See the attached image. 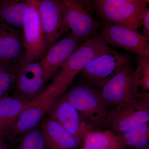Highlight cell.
<instances>
[{"mask_svg": "<svg viewBox=\"0 0 149 149\" xmlns=\"http://www.w3.org/2000/svg\"><path fill=\"white\" fill-rule=\"evenodd\" d=\"M63 95L92 130L107 128L111 110L100 91L83 84L68 89Z\"/></svg>", "mask_w": 149, "mask_h": 149, "instance_id": "6da1fadb", "label": "cell"}, {"mask_svg": "<svg viewBox=\"0 0 149 149\" xmlns=\"http://www.w3.org/2000/svg\"><path fill=\"white\" fill-rule=\"evenodd\" d=\"M113 50L105 43L100 33L79 47L60 68L52 85L62 94L73 83L74 77L93 60Z\"/></svg>", "mask_w": 149, "mask_h": 149, "instance_id": "7a4b0ae2", "label": "cell"}, {"mask_svg": "<svg viewBox=\"0 0 149 149\" xmlns=\"http://www.w3.org/2000/svg\"><path fill=\"white\" fill-rule=\"evenodd\" d=\"M146 0H95V11L102 20L138 32L146 13Z\"/></svg>", "mask_w": 149, "mask_h": 149, "instance_id": "3957f363", "label": "cell"}, {"mask_svg": "<svg viewBox=\"0 0 149 149\" xmlns=\"http://www.w3.org/2000/svg\"><path fill=\"white\" fill-rule=\"evenodd\" d=\"M62 94L53 85H49L31 100L12 127L3 136L11 141L36 127Z\"/></svg>", "mask_w": 149, "mask_h": 149, "instance_id": "277c9868", "label": "cell"}, {"mask_svg": "<svg viewBox=\"0 0 149 149\" xmlns=\"http://www.w3.org/2000/svg\"><path fill=\"white\" fill-rule=\"evenodd\" d=\"M134 71L129 63L100 90L102 98L111 111L124 106L138 99L140 88Z\"/></svg>", "mask_w": 149, "mask_h": 149, "instance_id": "5b68a950", "label": "cell"}, {"mask_svg": "<svg viewBox=\"0 0 149 149\" xmlns=\"http://www.w3.org/2000/svg\"><path fill=\"white\" fill-rule=\"evenodd\" d=\"M71 33L83 42L100 33V23L93 16L94 1L61 0Z\"/></svg>", "mask_w": 149, "mask_h": 149, "instance_id": "8992f818", "label": "cell"}, {"mask_svg": "<svg viewBox=\"0 0 149 149\" xmlns=\"http://www.w3.org/2000/svg\"><path fill=\"white\" fill-rule=\"evenodd\" d=\"M130 63L127 54L114 50L102 54L90 62L80 72L83 84L100 91L104 85Z\"/></svg>", "mask_w": 149, "mask_h": 149, "instance_id": "52a82bcc", "label": "cell"}, {"mask_svg": "<svg viewBox=\"0 0 149 149\" xmlns=\"http://www.w3.org/2000/svg\"><path fill=\"white\" fill-rule=\"evenodd\" d=\"M100 34L107 45L149 58V38L137 31L107 22L100 23Z\"/></svg>", "mask_w": 149, "mask_h": 149, "instance_id": "ba28073f", "label": "cell"}, {"mask_svg": "<svg viewBox=\"0 0 149 149\" xmlns=\"http://www.w3.org/2000/svg\"><path fill=\"white\" fill-rule=\"evenodd\" d=\"M28 10L22 27L25 61H39L48 51L37 9V0H26Z\"/></svg>", "mask_w": 149, "mask_h": 149, "instance_id": "9c48e42d", "label": "cell"}, {"mask_svg": "<svg viewBox=\"0 0 149 149\" xmlns=\"http://www.w3.org/2000/svg\"><path fill=\"white\" fill-rule=\"evenodd\" d=\"M37 9L48 50L69 28L61 1L37 0Z\"/></svg>", "mask_w": 149, "mask_h": 149, "instance_id": "30bf717a", "label": "cell"}, {"mask_svg": "<svg viewBox=\"0 0 149 149\" xmlns=\"http://www.w3.org/2000/svg\"><path fill=\"white\" fill-rule=\"evenodd\" d=\"M149 121V107L138 98L121 107L111 110L107 128L117 135Z\"/></svg>", "mask_w": 149, "mask_h": 149, "instance_id": "8fae6325", "label": "cell"}, {"mask_svg": "<svg viewBox=\"0 0 149 149\" xmlns=\"http://www.w3.org/2000/svg\"><path fill=\"white\" fill-rule=\"evenodd\" d=\"M83 43L70 32L66 33L58 42L50 47L40 61L46 83Z\"/></svg>", "mask_w": 149, "mask_h": 149, "instance_id": "7c38bea8", "label": "cell"}, {"mask_svg": "<svg viewBox=\"0 0 149 149\" xmlns=\"http://www.w3.org/2000/svg\"><path fill=\"white\" fill-rule=\"evenodd\" d=\"M48 112L50 117L56 120L79 141H83L85 133L92 130L63 94L55 102Z\"/></svg>", "mask_w": 149, "mask_h": 149, "instance_id": "4fadbf2b", "label": "cell"}, {"mask_svg": "<svg viewBox=\"0 0 149 149\" xmlns=\"http://www.w3.org/2000/svg\"><path fill=\"white\" fill-rule=\"evenodd\" d=\"M46 83L40 61L29 62L24 61L19 70L15 83L18 95L32 100L40 93Z\"/></svg>", "mask_w": 149, "mask_h": 149, "instance_id": "5bb4252c", "label": "cell"}, {"mask_svg": "<svg viewBox=\"0 0 149 149\" xmlns=\"http://www.w3.org/2000/svg\"><path fill=\"white\" fill-rule=\"evenodd\" d=\"M22 31L0 22V61L17 63L25 60Z\"/></svg>", "mask_w": 149, "mask_h": 149, "instance_id": "9a60e30c", "label": "cell"}, {"mask_svg": "<svg viewBox=\"0 0 149 149\" xmlns=\"http://www.w3.org/2000/svg\"><path fill=\"white\" fill-rule=\"evenodd\" d=\"M45 149H77L79 141L52 118L43 119L41 127Z\"/></svg>", "mask_w": 149, "mask_h": 149, "instance_id": "2e32d148", "label": "cell"}, {"mask_svg": "<svg viewBox=\"0 0 149 149\" xmlns=\"http://www.w3.org/2000/svg\"><path fill=\"white\" fill-rule=\"evenodd\" d=\"M31 100L17 95L5 96L0 100V135L6 133L14 124Z\"/></svg>", "mask_w": 149, "mask_h": 149, "instance_id": "e0dca14e", "label": "cell"}, {"mask_svg": "<svg viewBox=\"0 0 149 149\" xmlns=\"http://www.w3.org/2000/svg\"><path fill=\"white\" fill-rule=\"evenodd\" d=\"M28 10L26 1H0V22L22 31Z\"/></svg>", "mask_w": 149, "mask_h": 149, "instance_id": "ac0fdd59", "label": "cell"}, {"mask_svg": "<svg viewBox=\"0 0 149 149\" xmlns=\"http://www.w3.org/2000/svg\"><path fill=\"white\" fill-rule=\"evenodd\" d=\"M83 141V145L93 149H127L119 136L109 130H88Z\"/></svg>", "mask_w": 149, "mask_h": 149, "instance_id": "d6986e66", "label": "cell"}, {"mask_svg": "<svg viewBox=\"0 0 149 149\" xmlns=\"http://www.w3.org/2000/svg\"><path fill=\"white\" fill-rule=\"evenodd\" d=\"M118 135L127 149L144 148L149 144V121Z\"/></svg>", "mask_w": 149, "mask_h": 149, "instance_id": "ffe728a7", "label": "cell"}, {"mask_svg": "<svg viewBox=\"0 0 149 149\" xmlns=\"http://www.w3.org/2000/svg\"><path fill=\"white\" fill-rule=\"evenodd\" d=\"M24 61L17 63L0 61V100L7 95L15 85L19 70Z\"/></svg>", "mask_w": 149, "mask_h": 149, "instance_id": "44dd1931", "label": "cell"}, {"mask_svg": "<svg viewBox=\"0 0 149 149\" xmlns=\"http://www.w3.org/2000/svg\"><path fill=\"white\" fill-rule=\"evenodd\" d=\"M15 149H45L41 128L35 127L21 135Z\"/></svg>", "mask_w": 149, "mask_h": 149, "instance_id": "7402d4cb", "label": "cell"}, {"mask_svg": "<svg viewBox=\"0 0 149 149\" xmlns=\"http://www.w3.org/2000/svg\"><path fill=\"white\" fill-rule=\"evenodd\" d=\"M137 83L142 91H149V58L137 56V67L134 71Z\"/></svg>", "mask_w": 149, "mask_h": 149, "instance_id": "603a6c76", "label": "cell"}, {"mask_svg": "<svg viewBox=\"0 0 149 149\" xmlns=\"http://www.w3.org/2000/svg\"><path fill=\"white\" fill-rule=\"evenodd\" d=\"M142 26L143 35L149 38V8L147 10L144 17Z\"/></svg>", "mask_w": 149, "mask_h": 149, "instance_id": "cb8c5ba5", "label": "cell"}, {"mask_svg": "<svg viewBox=\"0 0 149 149\" xmlns=\"http://www.w3.org/2000/svg\"><path fill=\"white\" fill-rule=\"evenodd\" d=\"M138 98L149 107V92H140L138 95Z\"/></svg>", "mask_w": 149, "mask_h": 149, "instance_id": "d4e9b609", "label": "cell"}, {"mask_svg": "<svg viewBox=\"0 0 149 149\" xmlns=\"http://www.w3.org/2000/svg\"><path fill=\"white\" fill-rule=\"evenodd\" d=\"M6 141L3 136L0 135V149H8L6 143Z\"/></svg>", "mask_w": 149, "mask_h": 149, "instance_id": "484cf974", "label": "cell"}, {"mask_svg": "<svg viewBox=\"0 0 149 149\" xmlns=\"http://www.w3.org/2000/svg\"><path fill=\"white\" fill-rule=\"evenodd\" d=\"M80 149H93L92 148H89V147H88L87 146H84V145H83V146L81 147V148Z\"/></svg>", "mask_w": 149, "mask_h": 149, "instance_id": "4316f807", "label": "cell"}, {"mask_svg": "<svg viewBox=\"0 0 149 149\" xmlns=\"http://www.w3.org/2000/svg\"><path fill=\"white\" fill-rule=\"evenodd\" d=\"M137 149H149V144L148 145H147L146 147H144V148H141Z\"/></svg>", "mask_w": 149, "mask_h": 149, "instance_id": "83f0119b", "label": "cell"}, {"mask_svg": "<svg viewBox=\"0 0 149 149\" xmlns=\"http://www.w3.org/2000/svg\"><path fill=\"white\" fill-rule=\"evenodd\" d=\"M146 1L147 4L149 5V0H146Z\"/></svg>", "mask_w": 149, "mask_h": 149, "instance_id": "f1b7e54d", "label": "cell"}]
</instances>
